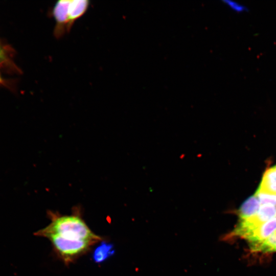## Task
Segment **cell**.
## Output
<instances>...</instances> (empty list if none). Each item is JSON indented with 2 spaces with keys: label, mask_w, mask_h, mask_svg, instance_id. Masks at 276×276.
I'll return each mask as SVG.
<instances>
[{
  "label": "cell",
  "mask_w": 276,
  "mask_h": 276,
  "mask_svg": "<svg viewBox=\"0 0 276 276\" xmlns=\"http://www.w3.org/2000/svg\"><path fill=\"white\" fill-rule=\"evenodd\" d=\"M113 252L112 244L103 242L94 250L93 255V260L97 263L103 262Z\"/></svg>",
  "instance_id": "cell-8"
},
{
  "label": "cell",
  "mask_w": 276,
  "mask_h": 276,
  "mask_svg": "<svg viewBox=\"0 0 276 276\" xmlns=\"http://www.w3.org/2000/svg\"><path fill=\"white\" fill-rule=\"evenodd\" d=\"M4 58V53L0 47V60Z\"/></svg>",
  "instance_id": "cell-11"
},
{
  "label": "cell",
  "mask_w": 276,
  "mask_h": 276,
  "mask_svg": "<svg viewBox=\"0 0 276 276\" xmlns=\"http://www.w3.org/2000/svg\"><path fill=\"white\" fill-rule=\"evenodd\" d=\"M222 2L228 8L236 13H242L248 11V8L245 5L237 2L232 0H224L222 1Z\"/></svg>",
  "instance_id": "cell-10"
},
{
  "label": "cell",
  "mask_w": 276,
  "mask_h": 276,
  "mask_svg": "<svg viewBox=\"0 0 276 276\" xmlns=\"http://www.w3.org/2000/svg\"><path fill=\"white\" fill-rule=\"evenodd\" d=\"M2 82H3V80H2V78H1V77L0 76V84L2 83Z\"/></svg>",
  "instance_id": "cell-12"
},
{
  "label": "cell",
  "mask_w": 276,
  "mask_h": 276,
  "mask_svg": "<svg viewBox=\"0 0 276 276\" xmlns=\"http://www.w3.org/2000/svg\"><path fill=\"white\" fill-rule=\"evenodd\" d=\"M52 242L56 250L65 261H69L82 254L97 241L91 240H68L56 235L47 237Z\"/></svg>",
  "instance_id": "cell-3"
},
{
  "label": "cell",
  "mask_w": 276,
  "mask_h": 276,
  "mask_svg": "<svg viewBox=\"0 0 276 276\" xmlns=\"http://www.w3.org/2000/svg\"><path fill=\"white\" fill-rule=\"evenodd\" d=\"M276 230L275 218L262 224L247 235L246 239L250 244L263 241L270 236Z\"/></svg>",
  "instance_id": "cell-5"
},
{
  "label": "cell",
  "mask_w": 276,
  "mask_h": 276,
  "mask_svg": "<svg viewBox=\"0 0 276 276\" xmlns=\"http://www.w3.org/2000/svg\"><path fill=\"white\" fill-rule=\"evenodd\" d=\"M51 223L36 235L44 237L56 235L73 240H91L99 241L100 236L95 234L84 221L77 216H51Z\"/></svg>",
  "instance_id": "cell-1"
},
{
  "label": "cell",
  "mask_w": 276,
  "mask_h": 276,
  "mask_svg": "<svg viewBox=\"0 0 276 276\" xmlns=\"http://www.w3.org/2000/svg\"><path fill=\"white\" fill-rule=\"evenodd\" d=\"M276 217V206L271 204L261 205L255 215L243 220H239L234 229L223 239H228L238 236L244 238L250 232L262 224Z\"/></svg>",
  "instance_id": "cell-2"
},
{
  "label": "cell",
  "mask_w": 276,
  "mask_h": 276,
  "mask_svg": "<svg viewBox=\"0 0 276 276\" xmlns=\"http://www.w3.org/2000/svg\"><path fill=\"white\" fill-rule=\"evenodd\" d=\"M70 0L59 1L53 8L52 14L56 21L54 35L57 38H60L66 33H68L74 24L70 13Z\"/></svg>",
  "instance_id": "cell-4"
},
{
  "label": "cell",
  "mask_w": 276,
  "mask_h": 276,
  "mask_svg": "<svg viewBox=\"0 0 276 276\" xmlns=\"http://www.w3.org/2000/svg\"><path fill=\"white\" fill-rule=\"evenodd\" d=\"M260 205L256 195L249 197L243 202L238 211L239 220H245L255 215L258 212Z\"/></svg>",
  "instance_id": "cell-6"
},
{
  "label": "cell",
  "mask_w": 276,
  "mask_h": 276,
  "mask_svg": "<svg viewBox=\"0 0 276 276\" xmlns=\"http://www.w3.org/2000/svg\"><path fill=\"white\" fill-rule=\"evenodd\" d=\"M255 195L258 198L261 205H276V195L275 194H272L258 189Z\"/></svg>",
  "instance_id": "cell-9"
},
{
  "label": "cell",
  "mask_w": 276,
  "mask_h": 276,
  "mask_svg": "<svg viewBox=\"0 0 276 276\" xmlns=\"http://www.w3.org/2000/svg\"><path fill=\"white\" fill-rule=\"evenodd\" d=\"M275 219H276V217H275Z\"/></svg>",
  "instance_id": "cell-13"
},
{
  "label": "cell",
  "mask_w": 276,
  "mask_h": 276,
  "mask_svg": "<svg viewBox=\"0 0 276 276\" xmlns=\"http://www.w3.org/2000/svg\"><path fill=\"white\" fill-rule=\"evenodd\" d=\"M258 189L276 195V165L265 172Z\"/></svg>",
  "instance_id": "cell-7"
}]
</instances>
